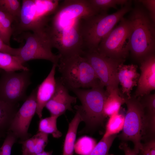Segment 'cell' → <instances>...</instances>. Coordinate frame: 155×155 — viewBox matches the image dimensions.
<instances>
[{
	"label": "cell",
	"mask_w": 155,
	"mask_h": 155,
	"mask_svg": "<svg viewBox=\"0 0 155 155\" xmlns=\"http://www.w3.org/2000/svg\"><path fill=\"white\" fill-rule=\"evenodd\" d=\"M127 18L129 24V51L132 59L140 63L155 53V23L137 0Z\"/></svg>",
	"instance_id": "cell-1"
},
{
	"label": "cell",
	"mask_w": 155,
	"mask_h": 155,
	"mask_svg": "<svg viewBox=\"0 0 155 155\" xmlns=\"http://www.w3.org/2000/svg\"><path fill=\"white\" fill-rule=\"evenodd\" d=\"M131 2V1L128 0L120 9L111 14L100 13L80 19L83 51H97L101 40L124 15L132 9Z\"/></svg>",
	"instance_id": "cell-2"
},
{
	"label": "cell",
	"mask_w": 155,
	"mask_h": 155,
	"mask_svg": "<svg viewBox=\"0 0 155 155\" xmlns=\"http://www.w3.org/2000/svg\"><path fill=\"white\" fill-rule=\"evenodd\" d=\"M104 88L100 84L89 89L71 90L81 103L80 105L74 106L85 124L80 133L93 132L103 125L106 117L103 112L104 106L108 95Z\"/></svg>",
	"instance_id": "cell-3"
},
{
	"label": "cell",
	"mask_w": 155,
	"mask_h": 155,
	"mask_svg": "<svg viewBox=\"0 0 155 155\" xmlns=\"http://www.w3.org/2000/svg\"><path fill=\"white\" fill-rule=\"evenodd\" d=\"M57 67L60 80L68 90L90 88L100 84L92 67L81 55L60 56Z\"/></svg>",
	"instance_id": "cell-4"
},
{
	"label": "cell",
	"mask_w": 155,
	"mask_h": 155,
	"mask_svg": "<svg viewBox=\"0 0 155 155\" xmlns=\"http://www.w3.org/2000/svg\"><path fill=\"white\" fill-rule=\"evenodd\" d=\"M20 36V40H24L25 43L20 47L16 56L23 64L32 60L44 59L57 65L60 56L55 54L52 51L53 46L48 27L25 32Z\"/></svg>",
	"instance_id": "cell-5"
},
{
	"label": "cell",
	"mask_w": 155,
	"mask_h": 155,
	"mask_svg": "<svg viewBox=\"0 0 155 155\" xmlns=\"http://www.w3.org/2000/svg\"><path fill=\"white\" fill-rule=\"evenodd\" d=\"M127 110L122 133L119 137L123 142H132L133 150L138 154L142 148V140L146 139V129L143 107L138 97L133 95L123 96Z\"/></svg>",
	"instance_id": "cell-6"
},
{
	"label": "cell",
	"mask_w": 155,
	"mask_h": 155,
	"mask_svg": "<svg viewBox=\"0 0 155 155\" xmlns=\"http://www.w3.org/2000/svg\"><path fill=\"white\" fill-rule=\"evenodd\" d=\"M97 14L89 0L63 1L51 18L50 31H61L71 26L79 19Z\"/></svg>",
	"instance_id": "cell-7"
},
{
	"label": "cell",
	"mask_w": 155,
	"mask_h": 155,
	"mask_svg": "<svg viewBox=\"0 0 155 155\" xmlns=\"http://www.w3.org/2000/svg\"><path fill=\"white\" fill-rule=\"evenodd\" d=\"M129 20L123 17L119 24L101 40L97 51L108 57L125 61L129 53Z\"/></svg>",
	"instance_id": "cell-8"
},
{
	"label": "cell",
	"mask_w": 155,
	"mask_h": 155,
	"mask_svg": "<svg viewBox=\"0 0 155 155\" xmlns=\"http://www.w3.org/2000/svg\"><path fill=\"white\" fill-rule=\"evenodd\" d=\"M91 65L100 84L106 87L108 94L113 90H119L118 85V68L123 61L104 56L97 51H84L82 55Z\"/></svg>",
	"instance_id": "cell-9"
},
{
	"label": "cell",
	"mask_w": 155,
	"mask_h": 155,
	"mask_svg": "<svg viewBox=\"0 0 155 155\" xmlns=\"http://www.w3.org/2000/svg\"><path fill=\"white\" fill-rule=\"evenodd\" d=\"M0 77V101L11 104L25 100L26 92L31 83L29 71L20 72L3 70Z\"/></svg>",
	"instance_id": "cell-10"
},
{
	"label": "cell",
	"mask_w": 155,
	"mask_h": 155,
	"mask_svg": "<svg viewBox=\"0 0 155 155\" xmlns=\"http://www.w3.org/2000/svg\"><path fill=\"white\" fill-rule=\"evenodd\" d=\"M80 19L62 30L49 32L53 48L57 49L60 56L67 57L82 53L83 42L79 27Z\"/></svg>",
	"instance_id": "cell-11"
},
{
	"label": "cell",
	"mask_w": 155,
	"mask_h": 155,
	"mask_svg": "<svg viewBox=\"0 0 155 155\" xmlns=\"http://www.w3.org/2000/svg\"><path fill=\"white\" fill-rule=\"evenodd\" d=\"M36 87L32 91L18 110L8 130L20 139L19 142L25 141L31 136L28 131L32 119L36 113Z\"/></svg>",
	"instance_id": "cell-12"
},
{
	"label": "cell",
	"mask_w": 155,
	"mask_h": 155,
	"mask_svg": "<svg viewBox=\"0 0 155 155\" xmlns=\"http://www.w3.org/2000/svg\"><path fill=\"white\" fill-rule=\"evenodd\" d=\"M16 26L13 28V34L20 35L27 32H33L46 28L48 21L36 9L34 0H23L20 16Z\"/></svg>",
	"instance_id": "cell-13"
},
{
	"label": "cell",
	"mask_w": 155,
	"mask_h": 155,
	"mask_svg": "<svg viewBox=\"0 0 155 155\" xmlns=\"http://www.w3.org/2000/svg\"><path fill=\"white\" fill-rule=\"evenodd\" d=\"M56 82L55 92L45 107L51 115L59 117L67 110L73 111L72 105L76 103L77 98L70 95L68 89L59 78L56 79Z\"/></svg>",
	"instance_id": "cell-14"
},
{
	"label": "cell",
	"mask_w": 155,
	"mask_h": 155,
	"mask_svg": "<svg viewBox=\"0 0 155 155\" xmlns=\"http://www.w3.org/2000/svg\"><path fill=\"white\" fill-rule=\"evenodd\" d=\"M141 73L134 95L140 97L155 89V53L145 58L140 63Z\"/></svg>",
	"instance_id": "cell-15"
},
{
	"label": "cell",
	"mask_w": 155,
	"mask_h": 155,
	"mask_svg": "<svg viewBox=\"0 0 155 155\" xmlns=\"http://www.w3.org/2000/svg\"><path fill=\"white\" fill-rule=\"evenodd\" d=\"M57 65L53 64L52 68L46 78L36 87V113L41 119L42 112L46 104L53 95L56 86V79L55 77Z\"/></svg>",
	"instance_id": "cell-16"
},
{
	"label": "cell",
	"mask_w": 155,
	"mask_h": 155,
	"mask_svg": "<svg viewBox=\"0 0 155 155\" xmlns=\"http://www.w3.org/2000/svg\"><path fill=\"white\" fill-rule=\"evenodd\" d=\"M137 68L136 65H125L122 63L118 68V78L122 87V94L128 97L131 96L133 88L137 85L140 75Z\"/></svg>",
	"instance_id": "cell-17"
},
{
	"label": "cell",
	"mask_w": 155,
	"mask_h": 155,
	"mask_svg": "<svg viewBox=\"0 0 155 155\" xmlns=\"http://www.w3.org/2000/svg\"><path fill=\"white\" fill-rule=\"evenodd\" d=\"M147 137L155 138V99L152 97L145 99L142 102Z\"/></svg>",
	"instance_id": "cell-18"
},
{
	"label": "cell",
	"mask_w": 155,
	"mask_h": 155,
	"mask_svg": "<svg viewBox=\"0 0 155 155\" xmlns=\"http://www.w3.org/2000/svg\"><path fill=\"white\" fill-rule=\"evenodd\" d=\"M82 121L80 115L76 111L74 117L69 124L64 143L63 155H73L78 127Z\"/></svg>",
	"instance_id": "cell-19"
},
{
	"label": "cell",
	"mask_w": 155,
	"mask_h": 155,
	"mask_svg": "<svg viewBox=\"0 0 155 155\" xmlns=\"http://www.w3.org/2000/svg\"><path fill=\"white\" fill-rule=\"evenodd\" d=\"M18 104H11L0 101V133L3 136L8 131L18 111Z\"/></svg>",
	"instance_id": "cell-20"
},
{
	"label": "cell",
	"mask_w": 155,
	"mask_h": 155,
	"mask_svg": "<svg viewBox=\"0 0 155 155\" xmlns=\"http://www.w3.org/2000/svg\"><path fill=\"white\" fill-rule=\"evenodd\" d=\"M108 94L103 108V112L106 117L119 113L121 106L125 102L119 90H113Z\"/></svg>",
	"instance_id": "cell-21"
},
{
	"label": "cell",
	"mask_w": 155,
	"mask_h": 155,
	"mask_svg": "<svg viewBox=\"0 0 155 155\" xmlns=\"http://www.w3.org/2000/svg\"><path fill=\"white\" fill-rule=\"evenodd\" d=\"M0 69L7 72L29 71L16 56L0 52Z\"/></svg>",
	"instance_id": "cell-22"
},
{
	"label": "cell",
	"mask_w": 155,
	"mask_h": 155,
	"mask_svg": "<svg viewBox=\"0 0 155 155\" xmlns=\"http://www.w3.org/2000/svg\"><path fill=\"white\" fill-rule=\"evenodd\" d=\"M15 21L12 16L0 11V38L9 46H10L11 37L13 35V24Z\"/></svg>",
	"instance_id": "cell-23"
},
{
	"label": "cell",
	"mask_w": 155,
	"mask_h": 155,
	"mask_svg": "<svg viewBox=\"0 0 155 155\" xmlns=\"http://www.w3.org/2000/svg\"><path fill=\"white\" fill-rule=\"evenodd\" d=\"M59 117L55 116L41 119L38 127V132L47 134H50L55 138H59L62 135L57 126V120Z\"/></svg>",
	"instance_id": "cell-24"
},
{
	"label": "cell",
	"mask_w": 155,
	"mask_h": 155,
	"mask_svg": "<svg viewBox=\"0 0 155 155\" xmlns=\"http://www.w3.org/2000/svg\"><path fill=\"white\" fill-rule=\"evenodd\" d=\"M109 117L102 137L104 138L116 134L123 129L125 121V117L123 115L118 113Z\"/></svg>",
	"instance_id": "cell-25"
},
{
	"label": "cell",
	"mask_w": 155,
	"mask_h": 155,
	"mask_svg": "<svg viewBox=\"0 0 155 155\" xmlns=\"http://www.w3.org/2000/svg\"><path fill=\"white\" fill-rule=\"evenodd\" d=\"M127 0H89L91 6L97 14L107 13L111 8L117 9V6H124Z\"/></svg>",
	"instance_id": "cell-26"
},
{
	"label": "cell",
	"mask_w": 155,
	"mask_h": 155,
	"mask_svg": "<svg viewBox=\"0 0 155 155\" xmlns=\"http://www.w3.org/2000/svg\"><path fill=\"white\" fill-rule=\"evenodd\" d=\"M21 8L20 1L18 0H0V11L9 14L18 21Z\"/></svg>",
	"instance_id": "cell-27"
},
{
	"label": "cell",
	"mask_w": 155,
	"mask_h": 155,
	"mask_svg": "<svg viewBox=\"0 0 155 155\" xmlns=\"http://www.w3.org/2000/svg\"><path fill=\"white\" fill-rule=\"evenodd\" d=\"M96 144V140L93 138L84 136L75 143L74 150L80 155H89Z\"/></svg>",
	"instance_id": "cell-28"
},
{
	"label": "cell",
	"mask_w": 155,
	"mask_h": 155,
	"mask_svg": "<svg viewBox=\"0 0 155 155\" xmlns=\"http://www.w3.org/2000/svg\"><path fill=\"white\" fill-rule=\"evenodd\" d=\"M117 136L115 134L105 138L102 137L89 155H108L109 149Z\"/></svg>",
	"instance_id": "cell-29"
},
{
	"label": "cell",
	"mask_w": 155,
	"mask_h": 155,
	"mask_svg": "<svg viewBox=\"0 0 155 155\" xmlns=\"http://www.w3.org/2000/svg\"><path fill=\"white\" fill-rule=\"evenodd\" d=\"M18 138L10 131H8L3 143L0 148V155H11L13 146Z\"/></svg>",
	"instance_id": "cell-30"
},
{
	"label": "cell",
	"mask_w": 155,
	"mask_h": 155,
	"mask_svg": "<svg viewBox=\"0 0 155 155\" xmlns=\"http://www.w3.org/2000/svg\"><path fill=\"white\" fill-rule=\"evenodd\" d=\"M48 134L38 132L33 136L35 144V154L41 153L44 151L48 142Z\"/></svg>",
	"instance_id": "cell-31"
},
{
	"label": "cell",
	"mask_w": 155,
	"mask_h": 155,
	"mask_svg": "<svg viewBox=\"0 0 155 155\" xmlns=\"http://www.w3.org/2000/svg\"><path fill=\"white\" fill-rule=\"evenodd\" d=\"M141 155H155V138L148 139L142 144Z\"/></svg>",
	"instance_id": "cell-32"
},
{
	"label": "cell",
	"mask_w": 155,
	"mask_h": 155,
	"mask_svg": "<svg viewBox=\"0 0 155 155\" xmlns=\"http://www.w3.org/2000/svg\"><path fill=\"white\" fill-rule=\"evenodd\" d=\"M19 143L22 145V152L27 153L28 155L35 154V144L34 139L33 136Z\"/></svg>",
	"instance_id": "cell-33"
},
{
	"label": "cell",
	"mask_w": 155,
	"mask_h": 155,
	"mask_svg": "<svg viewBox=\"0 0 155 155\" xmlns=\"http://www.w3.org/2000/svg\"><path fill=\"white\" fill-rule=\"evenodd\" d=\"M137 1L146 9L151 19L155 23V0H139Z\"/></svg>",
	"instance_id": "cell-34"
},
{
	"label": "cell",
	"mask_w": 155,
	"mask_h": 155,
	"mask_svg": "<svg viewBox=\"0 0 155 155\" xmlns=\"http://www.w3.org/2000/svg\"><path fill=\"white\" fill-rule=\"evenodd\" d=\"M19 49L20 48H13L6 44L0 38V52L17 56Z\"/></svg>",
	"instance_id": "cell-35"
},
{
	"label": "cell",
	"mask_w": 155,
	"mask_h": 155,
	"mask_svg": "<svg viewBox=\"0 0 155 155\" xmlns=\"http://www.w3.org/2000/svg\"><path fill=\"white\" fill-rule=\"evenodd\" d=\"M119 148L123 150L125 155H138L133 149H131L126 142H123L120 145Z\"/></svg>",
	"instance_id": "cell-36"
},
{
	"label": "cell",
	"mask_w": 155,
	"mask_h": 155,
	"mask_svg": "<svg viewBox=\"0 0 155 155\" xmlns=\"http://www.w3.org/2000/svg\"><path fill=\"white\" fill-rule=\"evenodd\" d=\"M47 152L44 151L41 153L36 154L34 155H46L47 153Z\"/></svg>",
	"instance_id": "cell-37"
},
{
	"label": "cell",
	"mask_w": 155,
	"mask_h": 155,
	"mask_svg": "<svg viewBox=\"0 0 155 155\" xmlns=\"http://www.w3.org/2000/svg\"><path fill=\"white\" fill-rule=\"evenodd\" d=\"M22 155H28L26 152H22Z\"/></svg>",
	"instance_id": "cell-38"
},
{
	"label": "cell",
	"mask_w": 155,
	"mask_h": 155,
	"mask_svg": "<svg viewBox=\"0 0 155 155\" xmlns=\"http://www.w3.org/2000/svg\"><path fill=\"white\" fill-rule=\"evenodd\" d=\"M3 137V136L1 133H0V140H1V138L2 137Z\"/></svg>",
	"instance_id": "cell-39"
},
{
	"label": "cell",
	"mask_w": 155,
	"mask_h": 155,
	"mask_svg": "<svg viewBox=\"0 0 155 155\" xmlns=\"http://www.w3.org/2000/svg\"><path fill=\"white\" fill-rule=\"evenodd\" d=\"M2 71L3 70L0 69V75Z\"/></svg>",
	"instance_id": "cell-40"
}]
</instances>
